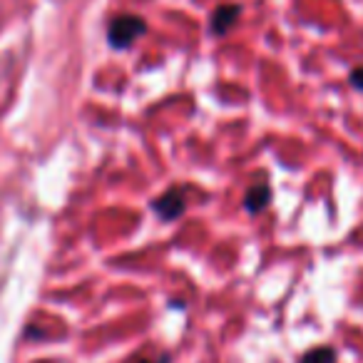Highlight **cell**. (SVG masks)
Masks as SVG:
<instances>
[{
  "instance_id": "obj_1",
  "label": "cell",
  "mask_w": 363,
  "mask_h": 363,
  "mask_svg": "<svg viewBox=\"0 0 363 363\" xmlns=\"http://www.w3.org/2000/svg\"><path fill=\"white\" fill-rule=\"evenodd\" d=\"M147 33V23L145 18L132 16V13H125V16H117L115 21L107 28V43H110L115 50H127L137 38H142Z\"/></svg>"
},
{
  "instance_id": "obj_6",
  "label": "cell",
  "mask_w": 363,
  "mask_h": 363,
  "mask_svg": "<svg viewBox=\"0 0 363 363\" xmlns=\"http://www.w3.org/2000/svg\"><path fill=\"white\" fill-rule=\"evenodd\" d=\"M348 80H351V85L356 87V90L363 92V67H356V70L348 75Z\"/></svg>"
},
{
  "instance_id": "obj_4",
  "label": "cell",
  "mask_w": 363,
  "mask_h": 363,
  "mask_svg": "<svg viewBox=\"0 0 363 363\" xmlns=\"http://www.w3.org/2000/svg\"><path fill=\"white\" fill-rule=\"evenodd\" d=\"M269 202H272V189H269V184H254V187H249V192L244 194V209H247L249 214L264 212V209L269 207Z\"/></svg>"
},
{
  "instance_id": "obj_5",
  "label": "cell",
  "mask_w": 363,
  "mask_h": 363,
  "mask_svg": "<svg viewBox=\"0 0 363 363\" xmlns=\"http://www.w3.org/2000/svg\"><path fill=\"white\" fill-rule=\"evenodd\" d=\"M298 363H336V351L331 346H316L303 353Z\"/></svg>"
},
{
  "instance_id": "obj_2",
  "label": "cell",
  "mask_w": 363,
  "mask_h": 363,
  "mask_svg": "<svg viewBox=\"0 0 363 363\" xmlns=\"http://www.w3.org/2000/svg\"><path fill=\"white\" fill-rule=\"evenodd\" d=\"M184 207H187V202H184V192L182 189H167L162 197L155 199V204H152V209H155L157 214H160V219H164V222H172V219L182 217L184 214Z\"/></svg>"
},
{
  "instance_id": "obj_3",
  "label": "cell",
  "mask_w": 363,
  "mask_h": 363,
  "mask_svg": "<svg viewBox=\"0 0 363 363\" xmlns=\"http://www.w3.org/2000/svg\"><path fill=\"white\" fill-rule=\"evenodd\" d=\"M239 16H242V8L239 6H219L212 13V33L214 35H227Z\"/></svg>"
},
{
  "instance_id": "obj_7",
  "label": "cell",
  "mask_w": 363,
  "mask_h": 363,
  "mask_svg": "<svg viewBox=\"0 0 363 363\" xmlns=\"http://www.w3.org/2000/svg\"><path fill=\"white\" fill-rule=\"evenodd\" d=\"M137 363H169V356H162L157 361H137Z\"/></svg>"
}]
</instances>
